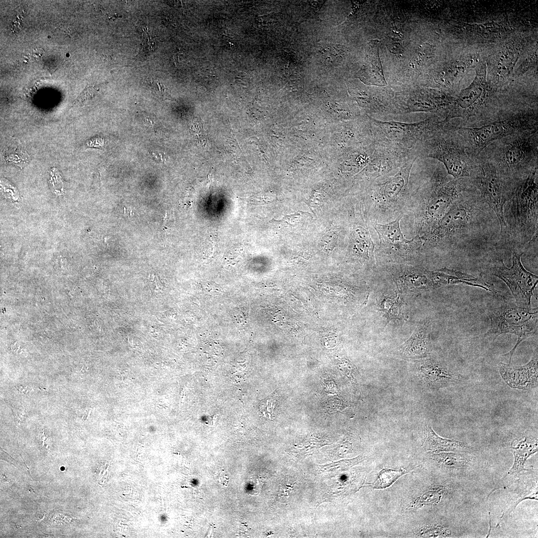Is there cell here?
<instances>
[{
  "label": "cell",
  "mask_w": 538,
  "mask_h": 538,
  "mask_svg": "<svg viewBox=\"0 0 538 538\" xmlns=\"http://www.w3.org/2000/svg\"><path fill=\"white\" fill-rule=\"evenodd\" d=\"M538 132L527 131L508 135L491 143L479 154L506 177L520 178L538 169Z\"/></svg>",
  "instance_id": "1"
},
{
  "label": "cell",
  "mask_w": 538,
  "mask_h": 538,
  "mask_svg": "<svg viewBox=\"0 0 538 538\" xmlns=\"http://www.w3.org/2000/svg\"><path fill=\"white\" fill-rule=\"evenodd\" d=\"M416 150L417 157L421 155L442 163L447 174L453 178L469 177L474 166L456 126L450 122L428 133Z\"/></svg>",
  "instance_id": "2"
},
{
  "label": "cell",
  "mask_w": 538,
  "mask_h": 538,
  "mask_svg": "<svg viewBox=\"0 0 538 538\" xmlns=\"http://www.w3.org/2000/svg\"><path fill=\"white\" fill-rule=\"evenodd\" d=\"M469 156L474 159L490 144L508 135L538 130V113L533 110L507 114L484 125L456 126Z\"/></svg>",
  "instance_id": "3"
},
{
  "label": "cell",
  "mask_w": 538,
  "mask_h": 538,
  "mask_svg": "<svg viewBox=\"0 0 538 538\" xmlns=\"http://www.w3.org/2000/svg\"><path fill=\"white\" fill-rule=\"evenodd\" d=\"M486 72V66L483 64L473 82L462 90L454 100L445 119L446 121L449 122L452 119L459 118L463 120V123L459 126L474 127L494 121L490 108L497 91L487 82Z\"/></svg>",
  "instance_id": "4"
},
{
  "label": "cell",
  "mask_w": 538,
  "mask_h": 538,
  "mask_svg": "<svg viewBox=\"0 0 538 538\" xmlns=\"http://www.w3.org/2000/svg\"><path fill=\"white\" fill-rule=\"evenodd\" d=\"M473 160L474 166L468 178L479 191L483 202L496 215L501 233L505 237L508 233V226L504 207L511 197L516 179H511L502 174L491 162L481 154Z\"/></svg>",
  "instance_id": "5"
},
{
  "label": "cell",
  "mask_w": 538,
  "mask_h": 538,
  "mask_svg": "<svg viewBox=\"0 0 538 538\" xmlns=\"http://www.w3.org/2000/svg\"><path fill=\"white\" fill-rule=\"evenodd\" d=\"M485 204L477 190L471 187L450 206L431 230V237L460 240L468 236L477 227V219Z\"/></svg>",
  "instance_id": "6"
},
{
  "label": "cell",
  "mask_w": 538,
  "mask_h": 538,
  "mask_svg": "<svg viewBox=\"0 0 538 538\" xmlns=\"http://www.w3.org/2000/svg\"><path fill=\"white\" fill-rule=\"evenodd\" d=\"M488 315L490 324L486 335L498 336L511 333L518 336L517 342L514 348L505 355L509 358L508 364H510L518 346L523 340L538 333V307L526 308L505 302L491 309Z\"/></svg>",
  "instance_id": "7"
},
{
  "label": "cell",
  "mask_w": 538,
  "mask_h": 538,
  "mask_svg": "<svg viewBox=\"0 0 538 538\" xmlns=\"http://www.w3.org/2000/svg\"><path fill=\"white\" fill-rule=\"evenodd\" d=\"M538 169L516 179L511 197L512 223L520 236L530 241L538 232Z\"/></svg>",
  "instance_id": "8"
},
{
  "label": "cell",
  "mask_w": 538,
  "mask_h": 538,
  "mask_svg": "<svg viewBox=\"0 0 538 538\" xmlns=\"http://www.w3.org/2000/svg\"><path fill=\"white\" fill-rule=\"evenodd\" d=\"M443 124V119L439 116L410 124L375 120L373 122L374 136L378 143L405 150H414L428 133Z\"/></svg>",
  "instance_id": "9"
},
{
  "label": "cell",
  "mask_w": 538,
  "mask_h": 538,
  "mask_svg": "<svg viewBox=\"0 0 538 538\" xmlns=\"http://www.w3.org/2000/svg\"><path fill=\"white\" fill-rule=\"evenodd\" d=\"M522 255L514 249L511 268L507 267L503 260H498L490 263L487 270L489 274L500 278L508 285L517 305L530 308L538 277L525 269L521 261Z\"/></svg>",
  "instance_id": "10"
},
{
  "label": "cell",
  "mask_w": 538,
  "mask_h": 538,
  "mask_svg": "<svg viewBox=\"0 0 538 538\" xmlns=\"http://www.w3.org/2000/svg\"><path fill=\"white\" fill-rule=\"evenodd\" d=\"M538 355L522 366L513 367L509 364L500 363L499 371L504 381L511 387L528 390L538 386Z\"/></svg>",
  "instance_id": "11"
},
{
  "label": "cell",
  "mask_w": 538,
  "mask_h": 538,
  "mask_svg": "<svg viewBox=\"0 0 538 538\" xmlns=\"http://www.w3.org/2000/svg\"><path fill=\"white\" fill-rule=\"evenodd\" d=\"M432 285L463 284L479 287L493 292L498 296L505 297V293L497 290L493 284L485 281L482 278L463 273L460 271L443 269L439 271L427 272Z\"/></svg>",
  "instance_id": "12"
},
{
  "label": "cell",
  "mask_w": 538,
  "mask_h": 538,
  "mask_svg": "<svg viewBox=\"0 0 538 538\" xmlns=\"http://www.w3.org/2000/svg\"><path fill=\"white\" fill-rule=\"evenodd\" d=\"M379 43L377 39L368 44L364 64L358 73V77L365 84L377 86L387 85L380 57Z\"/></svg>",
  "instance_id": "13"
},
{
  "label": "cell",
  "mask_w": 538,
  "mask_h": 538,
  "mask_svg": "<svg viewBox=\"0 0 538 538\" xmlns=\"http://www.w3.org/2000/svg\"><path fill=\"white\" fill-rule=\"evenodd\" d=\"M511 448L514 462L506 476L516 474L526 470L524 466L527 459L538 451L537 438L525 436L515 439L512 442Z\"/></svg>",
  "instance_id": "14"
},
{
  "label": "cell",
  "mask_w": 538,
  "mask_h": 538,
  "mask_svg": "<svg viewBox=\"0 0 538 538\" xmlns=\"http://www.w3.org/2000/svg\"><path fill=\"white\" fill-rule=\"evenodd\" d=\"M429 325L426 323L418 326L410 338L400 348L405 356L411 358H420L428 354L427 337Z\"/></svg>",
  "instance_id": "15"
},
{
  "label": "cell",
  "mask_w": 538,
  "mask_h": 538,
  "mask_svg": "<svg viewBox=\"0 0 538 538\" xmlns=\"http://www.w3.org/2000/svg\"><path fill=\"white\" fill-rule=\"evenodd\" d=\"M415 160L404 164L399 172L385 182L381 184L380 193L386 199L397 197L405 189L408 180L409 171Z\"/></svg>",
  "instance_id": "16"
},
{
  "label": "cell",
  "mask_w": 538,
  "mask_h": 538,
  "mask_svg": "<svg viewBox=\"0 0 538 538\" xmlns=\"http://www.w3.org/2000/svg\"><path fill=\"white\" fill-rule=\"evenodd\" d=\"M424 445L428 450L439 451H462L469 449L463 442L442 438L437 435L429 425L425 428Z\"/></svg>",
  "instance_id": "17"
},
{
  "label": "cell",
  "mask_w": 538,
  "mask_h": 538,
  "mask_svg": "<svg viewBox=\"0 0 538 538\" xmlns=\"http://www.w3.org/2000/svg\"><path fill=\"white\" fill-rule=\"evenodd\" d=\"M421 377L429 385L440 387L456 380L455 376L442 366L426 362L419 368Z\"/></svg>",
  "instance_id": "18"
},
{
  "label": "cell",
  "mask_w": 538,
  "mask_h": 538,
  "mask_svg": "<svg viewBox=\"0 0 538 538\" xmlns=\"http://www.w3.org/2000/svg\"><path fill=\"white\" fill-rule=\"evenodd\" d=\"M401 218L386 224H375L374 228L379 235L380 239L384 243L391 246L408 245L413 240H406L402 232L400 226Z\"/></svg>",
  "instance_id": "19"
},
{
  "label": "cell",
  "mask_w": 538,
  "mask_h": 538,
  "mask_svg": "<svg viewBox=\"0 0 538 538\" xmlns=\"http://www.w3.org/2000/svg\"><path fill=\"white\" fill-rule=\"evenodd\" d=\"M352 243L354 250L360 255L367 257L373 252L374 247L368 232L359 227L352 232Z\"/></svg>",
  "instance_id": "20"
},
{
  "label": "cell",
  "mask_w": 538,
  "mask_h": 538,
  "mask_svg": "<svg viewBox=\"0 0 538 538\" xmlns=\"http://www.w3.org/2000/svg\"><path fill=\"white\" fill-rule=\"evenodd\" d=\"M445 490L442 487L429 489L416 498L412 507L417 508L438 504L445 495Z\"/></svg>",
  "instance_id": "21"
},
{
  "label": "cell",
  "mask_w": 538,
  "mask_h": 538,
  "mask_svg": "<svg viewBox=\"0 0 538 538\" xmlns=\"http://www.w3.org/2000/svg\"><path fill=\"white\" fill-rule=\"evenodd\" d=\"M433 457L438 463L450 468H460L468 462V459L460 453H440L433 454Z\"/></svg>",
  "instance_id": "22"
},
{
  "label": "cell",
  "mask_w": 538,
  "mask_h": 538,
  "mask_svg": "<svg viewBox=\"0 0 538 538\" xmlns=\"http://www.w3.org/2000/svg\"><path fill=\"white\" fill-rule=\"evenodd\" d=\"M407 472L403 469L395 470L388 468L382 469L379 473L378 478L373 484L376 489H384L391 485L401 476Z\"/></svg>",
  "instance_id": "23"
},
{
  "label": "cell",
  "mask_w": 538,
  "mask_h": 538,
  "mask_svg": "<svg viewBox=\"0 0 538 538\" xmlns=\"http://www.w3.org/2000/svg\"><path fill=\"white\" fill-rule=\"evenodd\" d=\"M386 44L389 51L400 56L403 53V35L401 30L396 27L392 28L388 32L386 38Z\"/></svg>",
  "instance_id": "24"
},
{
  "label": "cell",
  "mask_w": 538,
  "mask_h": 538,
  "mask_svg": "<svg viewBox=\"0 0 538 538\" xmlns=\"http://www.w3.org/2000/svg\"><path fill=\"white\" fill-rule=\"evenodd\" d=\"M311 217L308 212L298 211L294 214L286 215L279 220L272 219L270 222L279 227L293 228L302 224Z\"/></svg>",
  "instance_id": "25"
},
{
  "label": "cell",
  "mask_w": 538,
  "mask_h": 538,
  "mask_svg": "<svg viewBox=\"0 0 538 538\" xmlns=\"http://www.w3.org/2000/svg\"><path fill=\"white\" fill-rule=\"evenodd\" d=\"M431 53L430 45L427 43L423 44L416 50L409 63V66L415 68L424 64L429 59Z\"/></svg>",
  "instance_id": "26"
},
{
  "label": "cell",
  "mask_w": 538,
  "mask_h": 538,
  "mask_svg": "<svg viewBox=\"0 0 538 538\" xmlns=\"http://www.w3.org/2000/svg\"><path fill=\"white\" fill-rule=\"evenodd\" d=\"M419 535L427 538H446L452 536L448 528L440 525L426 526L421 530Z\"/></svg>",
  "instance_id": "27"
},
{
  "label": "cell",
  "mask_w": 538,
  "mask_h": 538,
  "mask_svg": "<svg viewBox=\"0 0 538 538\" xmlns=\"http://www.w3.org/2000/svg\"><path fill=\"white\" fill-rule=\"evenodd\" d=\"M14 150V149H13ZM5 160L22 167L29 161V157L25 151L19 149L8 150L5 153Z\"/></svg>",
  "instance_id": "28"
},
{
  "label": "cell",
  "mask_w": 538,
  "mask_h": 538,
  "mask_svg": "<svg viewBox=\"0 0 538 538\" xmlns=\"http://www.w3.org/2000/svg\"><path fill=\"white\" fill-rule=\"evenodd\" d=\"M338 235L335 232L330 230L328 231L322 237L320 245L325 252L330 254L336 246Z\"/></svg>",
  "instance_id": "29"
},
{
  "label": "cell",
  "mask_w": 538,
  "mask_h": 538,
  "mask_svg": "<svg viewBox=\"0 0 538 538\" xmlns=\"http://www.w3.org/2000/svg\"><path fill=\"white\" fill-rule=\"evenodd\" d=\"M50 183L52 184L54 192L61 194L63 192V183L61 176L58 171L53 168L50 172Z\"/></svg>",
  "instance_id": "30"
},
{
  "label": "cell",
  "mask_w": 538,
  "mask_h": 538,
  "mask_svg": "<svg viewBox=\"0 0 538 538\" xmlns=\"http://www.w3.org/2000/svg\"><path fill=\"white\" fill-rule=\"evenodd\" d=\"M98 88L96 86H87L80 94V95L77 97L76 100L74 101L75 103H83L85 101L90 99L94 97L95 94L98 91Z\"/></svg>",
  "instance_id": "31"
},
{
  "label": "cell",
  "mask_w": 538,
  "mask_h": 538,
  "mask_svg": "<svg viewBox=\"0 0 538 538\" xmlns=\"http://www.w3.org/2000/svg\"><path fill=\"white\" fill-rule=\"evenodd\" d=\"M153 87L155 93L162 98H168L170 99L171 98L169 90L158 80H155L153 82Z\"/></svg>",
  "instance_id": "32"
},
{
  "label": "cell",
  "mask_w": 538,
  "mask_h": 538,
  "mask_svg": "<svg viewBox=\"0 0 538 538\" xmlns=\"http://www.w3.org/2000/svg\"><path fill=\"white\" fill-rule=\"evenodd\" d=\"M265 195L266 194H260L254 196L251 199V203L255 205H264L271 203L275 200L274 196L267 194L266 195Z\"/></svg>",
  "instance_id": "33"
},
{
  "label": "cell",
  "mask_w": 538,
  "mask_h": 538,
  "mask_svg": "<svg viewBox=\"0 0 538 538\" xmlns=\"http://www.w3.org/2000/svg\"><path fill=\"white\" fill-rule=\"evenodd\" d=\"M531 499L538 500V492L537 491L534 493L530 494L527 496H525L523 498H521L519 500L517 501L514 504L510 506L508 510L506 511V513H511L516 507V506L522 501L526 499Z\"/></svg>",
  "instance_id": "34"
},
{
  "label": "cell",
  "mask_w": 538,
  "mask_h": 538,
  "mask_svg": "<svg viewBox=\"0 0 538 538\" xmlns=\"http://www.w3.org/2000/svg\"><path fill=\"white\" fill-rule=\"evenodd\" d=\"M14 411L15 416L16 417L17 423L19 424V423L23 419L26 410L24 408H21L16 410L14 409Z\"/></svg>",
  "instance_id": "35"
},
{
  "label": "cell",
  "mask_w": 538,
  "mask_h": 538,
  "mask_svg": "<svg viewBox=\"0 0 538 538\" xmlns=\"http://www.w3.org/2000/svg\"><path fill=\"white\" fill-rule=\"evenodd\" d=\"M37 52H38V49H34V50H33L32 51V54H33V56H34V57H37H37H41V56H42V55H43V49H40V48H39V51H38V53H37Z\"/></svg>",
  "instance_id": "36"
},
{
  "label": "cell",
  "mask_w": 538,
  "mask_h": 538,
  "mask_svg": "<svg viewBox=\"0 0 538 538\" xmlns=\"http://www.w3.org/2000/svg\"><path fill=\"white\" fill-rule=\"evenodd\" d=\"M220 481L223 485H226V484H227L228 481L227 476L226 475H221L220 478Z\"/></svg>",
  "instance_id": "37"
},
{
  "label": "cell",
  "mask_w": 538,
  "mask_h": 538,
  "mask_svg": "<svg viewBox=\"0 0 538 538\" xmlns=\"http://www.w3.org/2000/svg\"><path fill=\"white\" fill-rule=\"evenodd\" d=\"M16 389L19 392H21V393H22L26 394L28 392V390H27V388L26 387H24L22 386H18L17 387H16Z\"/></svg>",
  "instance_id": "38"
}]
</instances>
